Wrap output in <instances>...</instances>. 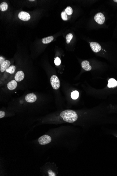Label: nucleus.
<instances>
[{"label":"nucleus","instance_id":"obj_1","mask_svg":"<svg viewBox=\"0 0 117 176\" xmlns=\"http://www.w3.org/2000/svg\"><path fill=\"white\" fill-rule=\"evenodd\" d=\"M60 116L63 120L67 122L72 123L77 120L78 116L76 112L71 110H66L62 111Z\"/></svg>","mask_w":117,"mask_h":176},{"label":"nucleus","instance_id":"obj_2","mask_svg":"<svg viewBox=\"0 0 117 176\" xmlns=\"http://www.w3.org/2000/svg\"><path fill=\"white\" fill-rule=\"evenodd\" d=\"M50 82L53 88L58 90L60 87V81L58 77L56 75L52 76L50 79Z\"/></svg>","mask_w":117,"mask_h":176},{"label":"nucleus","instance_id":"obj_3","mask_svg":"<svg viewBox=\"0 0 117 176\" xmlns=\"http://www.w3.org/2000/svg\"><path fill=\"white\" fill-rule=\"evenodd\" d=\"M52 139L49 135H45L40 137L38 139L39 143L41 145H45L51 142Z\"/></svg>","mask_w":117,"mask_h":176},{"label":"nucleus","instance_id":"obj_4","mask_svg":"<svg viewBox=\"0 0 117 176\" xmlns=\"http://www.w3.org/2000/svg\"><path fill=\"white\" fill-rule=\"evenodd\" d=\"M94 20L95 21L99 24H103L105 22V16L103 13L101 12L97 13L94 17Z\"/></svg>","mask_w":117,"mask_h":176},{"label":"nucleus","instance_id":"obj_5","mask_svg":"<svg viewBox=\"0 0 117 176\" xmlns=\"http://www.w3.org/2000/svg\"><path fill=\"white\" fill-rule=\"evenodd\" d=\"M18 17L21 20L27 21L29 20L30 16L28 13L25 11H22L18 14Z\"/></svg>","mask_w":117,"mask_h":176},{"label":"nucleus","instance_id":"obj_6","mask_svg":"<svg viewBox=\"0 0 117 176\" xmlns=\"http://www.w3.org/2000/svg\"><path fill=\"white\" fill-rule=\"evenodd\" d=\"M90 46L94 52L97 53L101 50V47L99 43L95 42H92L90 43Z\"/></svg>","mask_w":117,"mask_h":176},{"label":"nucleus","instance_id":"obj_7","mask_svg":"<svg viewBox=\"0 0 117 176\" xmlns=\"http://www.w3.org/2000/svg\"><path fill=\"white\" fill-rule=\"evenodd\" d=\"M25 99L27 102L33 103L36 101L37 98L34 94L32 93L27 94L25 96Z\"/></svg>","mask_w":117,"mask_h":176},{"label":"nucleus","instance_id":"obj_8","mask_svg":"<svg viewBox=\"0 0 117 176\" xmlns=\"http://www.w3.org/2000/svg\"><path fill=\"white\" fill-rule=\"evenodd\" d=\"M11 63L8 60H5L0 64V70L1 72H4L10 66Z\"/></svg>","mask_w":117,"mask_h":176},{"label":"nucleus","instance_id":"obj_9","mask_svg":"<svg viewBox=\"0 0 117 176\" xmlns=\"http://www.w3.org/2000/svg\"><path fill=\"white\" fill-rule=\"evenodd\" d=\"M24 74L23 71H18L15 75V80L17 82L21 81L24 79Z\"/></svg>","mask_w":117,"mask_h":176},{"label":"nucleus","instance_id":"obj_10","mask_svg":"<svg viewBox=\"0 0 117 176\" xmlns=\"http://www.w3.org/2000/svg\"><path fill=\"white\" fill-rule=\"evenodd\" d=\"M17 83L15 80H12L8 82L7 85L8 88L11 90H14L17 88Z\"/></svg>","mask_w":117,"mask_h":176},{"label":"nucleus","instance_id":"obj_11","mask_svg":"<svg viewBox=\"0 0 117 176\" xmlns=\"http://www.w3.org/2000/svg\"><path fill=\"white\" fill-rule=\"evenodd\" d=\"M82 68L85 70L89 71L91 69V66L89 65V62L87 61H84L81 63Z\"/></svg>","mask_w":117,"mask_h":176},{"label":"nucleus","instance_id":"obj_12","mask_svg":"<svg viewBox=\"0 0 117 176\" xmlns=\"http://www.w3.org/2000/svg\"><path fill=\"white\" fill-rule=\"evenodd\" d=\"M109 88H115L117 86V81L115 79H110L108 81V83L107 85Z\"/></svg>","mask_w":117,"mask_h":176},{"label":"nucleus","instance_id":"obj_13","mask_svg":"<svg viewBox=\"0 0 117 176\" xmlns=\"http://www.w3.org/2000/svg\"><path fill=\"white\" fill-rule=\"evenodd\" d=\"M53 39V37L52 36H50L42 38V42L43 44H47L52 42Z\"/></svg>","mask_w":117,"mask_h":176},{"label":"nucleus","instance_id":"obj_14","mask_svg":"<svg viewBox=\"0 0 117 176\" xmlns=\"http://www.w3.org/2000/svg\"><path fill=\"white\" fill-rule=\"evenodd\" d=\"M8 6L7 3L2 2L0 5V9L2 11H5L8 10Z\"/></svg>","mask_w":117,"mask_h":176},{"label":"nucleus","instance_id":"obj_15","mask_svg":"<svg viewBox=\"0 0 117 176\" xmlns=\"http://www.w3.org/2000/svg\"><path fill=\"white\" fill-rule=\"evenodd\" d=\"M15 69H16V68L15 66H9L6 70V71L8 73H10V74H13L15 73Z\"/></svg>","mask_w":117,"mask_h":176},{"label":"nucleus","instance_id":"obj_16","mask_svg":"<svg viewBox=\"0 0 117 176\" xmlns=\"http://www.w3.org/2000/svg\"><path fill=\"white\" fill-rule=\"evenodd\" d=\"M79 96V93L77 91H74L71 93V97L73 100H76Z\"/></svg>","mask_w":117,"mask_h":176},{"label":"nucleus","instance_id":"obj_17","mask_svg":"<svg viewBox=\"0 0 117 176\" xmlns=\"http://www.w3.org/2000/svg\"><path fill=\"white\" fill-rule=\"evenodd\" d=\"M65 12L68 15H71L73 13V10L71 7L68 6L65 9Z\"/></svg>","mask_w":117,"mask_h":176},{"label":"nucleus","instance_id":"obj_18","mask_svg":"<svg viewBox=\"0 0 117 176\" xmlns=\"http://www.w3.org/2000/svg\"><path fill=\"white\" fill-rule=\"evenodd\" d=\"M73 37V35L71 33L68 34L66 36V42L67 44L70 43V42L71 40L72 39Z\"/></svg>","mask_w":117,"mask_h":176},{"label":"nucleus","instance_id":"obj_19","mask_svg":"<svg viewBox=\"0 0 117 176\" xmlns=\"http://www.w3.org/2000/svg\"><path fill=\"white\" fill-rule=\"evenodd\" d=\"M61 17L62 20H68V17L67 13L65 11L62 12L61 13Z\"/></svg>","mask_w":117,"mask_h":176},{"label":"nucleus","instance_id":"obj_20","mask_svg":"<svg viewBox=\"0 0 117 176\" xmlns=\"http://www.w3.org/2000/svg\"><path fill=\"white\" fill-rule=\"evenodd\" d=\"M61 61L60 59L58 57H56L55 58L54 60V63L56 66H58L61 64Z\"/></svg>","mask_w":117,"mask_h":176},{"label":"nucleus","instance_id":"obj_21","mask_svg":"<svg viewBox=\"0 0 117 176\" xmlns=\"http://www.w3.org/2000/svg\"><path fill=\"white\" fill-rule=\"evenodd\" d=\"M48 174L49 176H56V174L55 173L53 172L51 170H49L48 171Z\"/></svg>","mask_w":117,"mask_h":176},{"label":"nucleus","instance_id":"obj_22","mask_svg":"<svg viewBox=\"0 0 117 176\" xmlns=\"http://www.w3.org/2000/svg\"><path fill=\"white\" fill-rule=\"evenodd\" d=\"M5 116V113L3 111H0V118L4 117Z\"/></svg>","mask_w":117,"mask_h":176},{"label":"nucleus","instance_id":"obj_23","mask_svg":"<svg viewBox=\"0 0 117 176\" xmlns=\"http://www.w3.org/2000/svg\"><path fill=\"white\" fill-rule=\"evenodd\" d=\"M5 61V59L4 58L0 56V64L2 63Z\"/></svg>","mask_w":117,"mask_h":176},{"label":"nucleus","instance_id":"obj_24","mask_svg":"<svg viewBox=\"0 0 117 176\" xmlns=\"http://www.w3.org/2000/svg\"><path fill=\"white\" fill-rule=\"evenodd\" d=\"M29 1H34V0H29Z\"/></svg>","mask_w":117,"mask_h":176},{"label":"nucleus","instance_id":"obj_25","mask_svg":"<svg viewBox=\"0 0 117 176\" xmlns=\"http://www.w3.org/2000/svg\"><path fill=\"white\" fill-rule=\"evenodd\" d=\"M114 2H116V3H117V0H114Z\"/></svg>","mask_w":117,"mask_h":176}]
</instances>
